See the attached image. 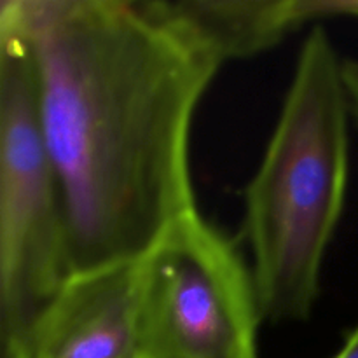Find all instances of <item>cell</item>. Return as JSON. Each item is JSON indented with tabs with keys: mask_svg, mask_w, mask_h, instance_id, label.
Returning <instances> with one entry per match:
<instances>
[{
	"mask_svg": "<svg viewBox=\"0 0 358 358\" xmlns=\"http://www.w3.org/2000/svg\"><path fill=\"white\" fill-rule=\"evenodd\" d=\"M70 273L136 261L196 210L189 136L222 59L166 0H16Z\"/></svg>",
	"mask_w": 358,
	"mask_h": 358,
	"instance_id": "1",
	"label": "cell"
},
{
	"mask_svg": "<svg viewBox=\"0 0 358 358\" xmlns=\"http://www.w3.org/2000/svg\"><path fill=\"white\" fill-rule=\"evenodd\" d=\"M324 27L301 45L264 157L245 192V229L264 320L304 322L320 296L322 266L345 208L350 98Z\"/></svg>",
	"mask_w": 358,
	"mask_h": 358,
	"instance_id": "2",
	"label": "cell"
},
{
	"mask_svg": "<svg viewBox=\"0 0 358 358\" xmlns=\"http://www.w3.org/2000/svg\"><path fill=\"white\" fill-rule=\"evenodd\" d=\"M70 275L69 227L16 0L0 3V358H31L38 318Z\"/></svg>",
	"mask_w": 358,
	"mask_h": 358,
	"instance_id": "3",
	"label": "cell"
},
{
	"mask_svg": "<svg viewBox=\"0 0 358 358\" xmlns=\"http://www.w3.org/2000/svg\"><path fill=\"white\" fill-rule=\"evenodd\" d=\"M262 320L252 268L198 208L136 259L138 358H259Z\"/></svg>",
	"mask_w": 358,
	"mask_h": 358,
	"instance_id": "4",
	"label": "cell"
},
{
	"mask_svg": "<svg viewBox=\"0 0 358 358\" xmlns=\"http://www.w3.org/2000/svg\"><path fill=\"white\" fill-rule=\"evenodd\" d=\"M31 358H138L136 261L70 273L35 325Z\"/></svg>",
	"mask_w": 358,
	"mask_h": 358,
	"instance_id": "5",
	"label": "cell"
},
{
	"mask_svg": "<svg viewBox=\"0 0 358 358\" xmlns=\"http://www.w3.org/2000/svg\"><path fill=\"white\" fill-rule=\"evenodd\" d=\"M224 62L250 58L308 21L303 0H166Z\"/></svg>",
	"mask_w": 358,
	"mask_h": 358,
	"instance_id": "6",
	"label": "cell"
},
{
	"mask_svg": "<svg viewBox=\"0 0 358 358\" xmlns=\"http://www.w3.org/2000/svg\"><path fill=\"white\" fill-rule=\"evenodd\" d=\"M343 73H345L346 91H348L350 107L358 119V59H345L343 65Z\"/></svg>",
	"mask_w": 358,
	"mask_h": 358,
	"instance_id": "7",
	"label": "cell"
},
{
	"mask_svg": "<svg viewBox=\"0 0 358 358\" xmlns=\"http://www.w3.org/2000/svg\"><path fill=\"white\" fill-rule=\"evenodd\" d=\"M334 358H358V325L350 332L345 345Z\"/></svg>",
	"mask_w": 358,
	"mask_h": 358,
	"instance_id": "8",
	"label": "cell"
},
{
	"mask_svg": "<svg viewBox=\"0 0 358 358\" xmlns=\"http://www.w3.org/2000/svg\"><path fill=\"white\" fill-rule=\"evenodd\" d=\"M339 9H341V16L358 17V0H343Z\"/></svg>",
	"mask_w": 358,
	"mask_h": 358,
	"instance_id": "9",
	"label": "cell"
}]
</instances>
